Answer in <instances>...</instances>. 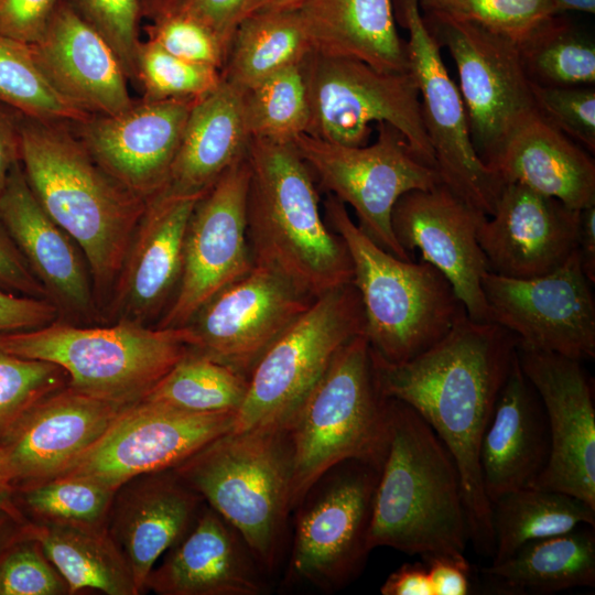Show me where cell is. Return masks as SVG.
I'll return each instance as SVG.
<instances>
[{
    "mask_svg": "<svg viewBox=\"0 0 595 595\" xmlns=\"http://www.w3.org/2000/svg\"><path fill=\"white\" fill-rule=\"evenodd\" d=\"M517 344L506 328L464 313L446 335L410 360L390 363L371 350L382 394L411 407L452 455L461 477L469 541L488 558L494 553V532L479 446Z\"/></svg>",
    "mask_w": 595,
    "mask_h": 595,
    "instance_id": "obj_1",
    "label": "cell"
},
{
    "mask_svg": "<svg viewBox=\"0 0 595 595\" xmlns=\"http://www.w3.org/2000/svg\"><path fill=\"white\" fill-rule=\"evenodd\" d=\"M19 136L25 180L44 212L83 251L102 309L147 201L101 167L72 123L20 116Z\"/></svg>",
    "mask_w": 595,
    "mask_h": 595,
    "instance_id": "obj_2",
    "label": "cell"
},
{
    "mask_svg": "<svg viewBox=\"0 0 595 595\" xmlns=\"http://www.w3.org/2000/svg\"><path fill=\"white\" fill-rule=\"evenodd\" d=\"M247 238L255 264L314 299L353 283L343 238L321 209L316 181L292 142L250 139Z\"/></svg>",
    "mask_w": 595,
    "mask_h": 595,
    "instance_id": "obj_3",
    "label": "cell"
},
{
    "mask_svg": "<svg viewBox=\"0 0 595 595\" xmlns=\"http://www.w3.org/2000/svg\"><path fill=\"white\" fill-rule=\"evenodd\" d=\"M468 541L462 483L452 455L411 407L391 399L369 549L388 547L420 556L464 554Z\"/></svg>",
    "mask_w": 595,
    "mask_h": 595,
    "instance_id": "obj_4",
    "label": "cell"
},
{
    "mask_svg": "<svg viewBox=\"0 0 595 595\" xmlns=\"http://www.w3.org/2000/svg\"><path fill=\"white\" fill-rule=\"evenodd\" d=\"M323 215L345 241L365 314V336L390 363L412 359L437 343L466 313L446 277L426 261H405L374 242L331 194Z\"/></svg>",
    "mask_w": 595,
    "mask_h": 595,
    "instance_id": "obj_5",
    "label": "cell"
},
{
    "mask_svg": "<svg viewBox=\"0 0 595 595\" xmlns=\"http://www.w3.org/2000/svg\"><path fill=\"white\" fill-rule=\"evenodd\" d=\"M390 404L377 385L365 334L355 336L337 350L288 424L292 510L339 463L356 459L380 470Z\"/></svg>",
    "mask_w": 595,
    "mask_h": 595,
    "instance_id": "obj_6",
    "label": "cell"
},
{
    "mask_svg": "<svg viewBox=\"0 0 595 595\" xmlns=\"http://www.w3.org/2000/svg\"><path fill=\"white\" fill-rule=\"evenodd\" d=\"M241 536L260 565H275L291 507L286 426L229 431L173 468Z\"/></svg>",
    "mask_w": 595,
    "mask_h": 595,
    "instance_id": "obj_7",
    "label": "cell"
},
{
    "mask_svg": "<svg viewBox=\"0 0 595 595\" xmlns=\"http://www.w3.org/2000/svg\"><path fill=\"white\" fill-rule=\"evenodd\" d=\"M0 346L52 361L66 371L73 389L120 405L140 402L191 348L185 327L130 321L98 326L58 318L39 328L1 333Z\"/></svg>",
    "mask_w": 595,
    "mask_h": 595,
    "instance_id": "obj_8",
    "label": "cell"
},
{
    "mask_svg": "<svg viewBox=\"0 0 595 595\" xmlns=\"http://www.w3.org/2000/svg\"><path fill=\"white\" fill-rule=\"evenodd\" d=\"M365 314L354 283L315 299L253 367L232 431L286 426L337 350L365 334Z\"/></svg>",
    "mask_w": 595,
    "mask_h": 595,
    "instance_id": "obj_9",
    "label": "cell"
},
{
    "mask_svg": "<svg viewBox=\"0 0 595 595\" xmlns=\"http://www.w3.org/2000/svg\"><path fill=\"white\" fill-rule=\"evenodd\" d=\"M377 126V139L369 145H344L306 133L292 143L317 185L353 207L358 227L379 247L409 261L391 229L393 205L404 193L442 181L397 129L383 122Z\"/></svg>",
    "mask_w": 595,
    "mask_h": 595,
    "instance_id": "obj_10",
    "label": "cell"
},
{
    "mask_svg": "<svg viewBox=\"0 0 595 595\" xmlns=\"http://www.w3.org/2000/svg\"><path fill=\"white\" fill-rule=\"evenodd\" d=\"M305 73L311 104L306 134L358 147L367 144L372 123H388L436 170L410 72H382L355 58L312 52L305 60Z\"/></svg>",
    "mask_w": 595,
    "mask_h": 595,
    "instance_id": "obj_11",
    "label": "cell"
},
{
    "mask_svg": "<svg viewBox=\"0 0 595 595\" xmlns=\"http://www.w3.org/2000/svg\"><path fill=\"white\" fill-rule=\"evenodd\" d=\"M379 469L349 459L326 472L296 506L291 576L336 591L361 572Z\"/></svg>",
    "mask_w": 595,
    "mask_h": 595,
    "instance_id": "obj_12",
    "label": "cell"
},
{
    "mask_svg": "<svg viewBox=\"0 0 595 595\" xmlns=\"http://www.w3.org/2000/svg\"><path fill=\"white\" fill-rule=\"evenodd\" d=\"M407 29L409 72L420 96L421 113L442 183L486 216H491L504 183L474 145L458 86L448 75L441 46L424 23L416 0H400Z\"/></svg>",
    "mask_w": 595,
    "mask_h": 595,
    "instance_id": "obj_13",
    "label": "cell"
},
{
    "mask_svg": "<svg viewBox=\"0 0 595 595\" xmlns=\"http://www.w3.org/2000/svg\"><path fill=\"white\" fill-rule=\"evenodd\" d=\"M577 249L554 271L530 279L485 272L490 322L518 346L576 360L595 357V300Z\"/></svg>",
    "mask_w": 595,
    "mask_h": 595,
    "instance_id": "obj_14",
    "label": "cell"
},
{
    "mask_svg": "<svg viewBox=\"0 0 595 595\" xmlns=\"http://www.w3.org/2000/svg\"><path fill=\"white\" fill-rule=\"evenodd\" d=\"M422 17L454 61L472 139L485 163L513 127L536 108L518 44L475 23Z\"/></svg>",
    "mask_w": 595,
    "mask_h": 595,
    "instance_id": "obj_15",
    "label": "cell"
},
{
    "mask_svg": "<svg viewBox=\"0 0 595 595\" xmlns=\"http://www.w3.org/2000/svg\"><path fill=\"white\" fill-rule=\"evenodd\" d=\"M249 180L245 155L197 201L185 234L178 286L155 327L185 326L209 299L255 266L247 238Z\"/></svg>",
    "mask_w": 595,
    "mask_h": 595,
    "instance_id": "obj_16",
    "label": "cell"
},
{
    "mask_svg": "<svg viewBox=\"0 0 595 595\" xmlns=\"http://www.w3.org/2000/svg\"><path fill=\"white\" fill-rule=\"evenodd\" d=\"M314 301L283 275L255 264L182 327L191 349L249 379L262 355Z\"/></svg>",
    "mask_w": 595,
    "mask_h": 595,
    "instance_id": "obj_17",
    "label": "cell"
},
{
    "mask_svg": "<svg viewBox=\"0 0 595 595\" xmlns=\"http://www.w3.org/2000/svg\"><path fill=\"white\" fill-rule=\"evenodd\" d=\"M235 415L232 411L199 413L141 400L128 407L58 476H85L117 489L138 475L174 468L231 431Z\"/></svg>",
    "mask_w": 595,
    "mask_h": 595,
    "instance_id": "obj_18",
    "label": "cell"
},
{
    "mask_svg": "<svg viewBox=\"0 0 595 595\" xmlns=\"http://www.w3.org/2000/svg\"><path fill=\"white\" fill-rule=\"evenodd\" d=\"M522 371L540 396L550 452L530 486L574 496L595 508V407L582 361L517 345Z\"/></svg>",
    "mask_w": 595,
    "mask_h": 595,
    "instance_id": "obj_19",
    "label": "cell"
},
{
    "mask_svg": "<svg viewBox=\"0 0 595 595\" xmlns=\"http://www.w3.org/2000/svg\"><path fill=\"white\" fill-rule=\"evenodd\" d=\"M484 213L444 183L401 195L391 212V229L409 253L419 250L422 261L451 282L469 318L490 322L482 279L489 271L477 240Z\"/></svg>",
    "mask_w": 595,
    "mask_h": 595,
    "instance_id": "obj_20",
    "label": "cell"
},
{
    "mask_svg": "<svg viewBox=\"0 0 595 595\" xmlns=\"http://www.w3.org/2000/svg\"><path fill=\"white\" fill-rule=\"evenodd\" d=\"M195 101L143 98L118 115H90L72 127L102 169L148 202L167 186Z\"/></svg>",
    "mask_w": 595,
    "mask_h": 595,
    "instance_id": "obj_21",
    "label": "cell"
},
{
    "mask_svg": "<svg viewBox=\"0 0 595 595\" xmlns=\"http://www.w3.org/2000/svg\"><path fill=\"white\" fill-rule=\"evenodd\" d=\"M202 195L163 191L147 202L104 307L108 323L159 322L177 290L187 225Z\"/></svg>",
    "mask_w": 595,
    "mask_h": 595,
    "instance_id": "obj_22",
    "label": "cell"
},
{
    "mask_svg": "<svg viewBox=\"0 0 595 595\" xmlns=\"http://www.w3.org/2000/svg\"><path fill=\"white\" fill-rule=\"evenodd\" d=\"M580 212L518 183L504 184L477 240L490 272L515 279L550 273L577 249Z\"/></svg>",
    "mask_w": 595,
    "mask_h": 595,
    "instance_id": "obj_23",
    "label": "cell"
},
{
    "mask_svg": "<svg viewBox=\"0 0 595 595\" xmlns=\"http://www.w3.org/2000/svg\"><path fill=\"white\" fill-rule=\"evenodd\" d=\"M128 407L68 385L39 401L0 444L11 490L61 475Z\"/></svg>",
    "mask_w": 595,
    "mask_h": 595,
    "instance_id": "obj_24",
    "label": "cell"
},
{
    "mask_svg": "<svg viewBox=\"0 0 595 595\" xmlns=\"http://www.w3.org/2000/svg\"><path fill=\"white\" fill-rule=\"evenodd\" d=\"M0 218L57 309L58 320L76 324L99 321L101 312L83 251L41 207L20 163L0 195Z\"/></svg>",
    "mask_w": 595,
    "mask_h": 595,
    "instance_id": "obj_25",
    "label": "cell"
},
{
    "mask_svg": "<svg viewBox=\"0 0 595 595\" xmlns=\"http://www.w3.org/2000/svg\"><path fill=\"white\" fill-rule=\"evenodd\" d=\"M203 498L173 468L132 477L113 496L108 533L132 572L139 594L158 561L194 522Z\"/></svg>",
    "mask_w": 595,
    "mask_h": 595,
    "instance_id": "obj_26",
    "label": "cell"
},
{
    "mask_svg": "<svg viewBox=\"0 0 595 595\" xmlns=\"http://www.w3.org/2000/svg\"><path fill=\"white\" fill-rule=\"evenodd\" d=\"M263 567L241 536L205 501L184 537L150 572L159 595H260Z\"/></svg>",
    "mask_w": 595,
    "mask_h": 595,
    "instance_id": "obj_27",
    "label": "cell"
},
{
    "mask_svg": "<svg viewBox=\"0 0 595 595\" xmlns=\"http://www.w3.org/2000/svg\"><path fill=\"white\" fill-rule=\"evenodd\" d=\"M31 46L55 88L88 115L113 116L134 104L116 52L63 0Z\"/></svg>",
    "mask_w": 595,
    "mask_h": 595,
    "instance_id": "obj_28",
    "label": "cell"
},
{
    "mask_svg": "<svg viewBox=\"0 0 595 595\" xmlns=\"http://www.w3.org/2000/svg\"><path fill=\"white\" fill-rule=\"evenodd\" d=\"M549 452L544 407L516 355L479 446L482 480L490 505L505 493L532 485Z\"/></svg>",
    "mask_w": 595,
    "mask_h": 595,
    "instance_id": "obj_29",
    "label": "cell"
},
{
    "mask_svg": "<svg viewBox=\"0 0 595 595\" xmlns=\"http://www.w3.org/2000/svg\"><path fill=\"white\" fill-rule=\"evenodd\" d=\"M485 164L504 184L518 183L581 210L595 204V162L534 108Z\"/></svg>",
    "mask_w": 595,
    "mask_h": 595,
    "instance_id": "obj_30",
    "label": "cell"
},
{
    "mask_svg": "<svg viewBox=\"0 0 595 595\" xmlns=\"http://www.w3.org/2000/svg\"><path fill=\"white\" fill-rule=\"evenodd\" d=\"M295 9L313 52L355 58L382 72H409L393 0H302Z\"/></svg>",
    "mask_w": 595,
    "mask_h": 595,
    "instance_id": "obj_31",
    "label": "cell"
},
{
    "mask_svg": "<svg viewBox=\"0 0 595 595\" xmlns=\"http://www.w3.org/2000/svg\"><path fill=\"white\" fill-rule=\"evenodd\" d=\"M249 140L241 90L221 79L192 106L164 191L204 194L246 155Z\"/></svg>",
    "mask_w": 595,
    "mask_h": 595,
    "instance_id": "obj_32",
    "label": "cell"
},
{
    "mask_svg": "<svg viewBox=\"0 0 595 595\" xmlns=\"http://www.w3.org/2000/svg\"><path fill=\"white\" fill-rule=\"evenodd\" d=\"M483 574L501 594H551L595 585L594 527L526 543Z\"/></svg>",
    "mask_w": 595,
    "mask_h": 595,
    "instance_id": "obj_33",
    "label": "cell"
},
{
    "mask_svg": "<svg viewBox=\"0 0 595 595\" xmlns=\"http://www.w3.org/2000/svg\"><path fill=\"white\" fill-rule=\"evenodd\" d=\"M312 52L296 9L255 12L244 17L234 31L221 79L242 91L304 62Z\"/></svg>",
    "mask_w": 595,
    "mask_h": 595,
    "instance_id": "obj_34",
    "label": "cell"
},
{
    "mask_svg": "<svg viewBox=\"0 0 595 595\" xmlns=\"http://www.w3.org/2000/svg\"><path fill=\"white\" fill-rule=\"evenodd\" d=\"M29 532L66 581L69 595L80 591L139 595L130 566L108 530L29 522Z\"/></svg>",
    "mask_w": 595,
    "mask_h": 595,
    "instance_id": "obj_35",
    "label": "cell"
},
{
    "mask_svg": "<svg viewBox=\"0 0 595 595\" xmlns=\"http://www.w3.org/2000/svg\"><path fill=\"white\" fill-rule=\"evenodd\" d=\"M494 553L491 563L511 556L526 543L595 527V508L558 490L524 486L491 502Z\"/></svg>",
    "mask_w": 595,
    "mask_h": 595,
    "instance_id": "obj_36",
    "label": "cell"
},
{
    "mask_svg": "<svg viewBox=\"0 0 595 595\" xmlns=\"http://www.w3.org/2000/svg\"><path fill=\"white\" fill-rule=\"evenodd\" d=\"M116 490L89 477L63 475L17 488L11 498L29 522L106 531Z\"/></svg>",
    "mask_w": 595,
    "mask_h": 595,
    "instance_id": "obj_37",
    "label": "cell"
},
{
    "mask_svg": "<svg viewBox=\"0 0 595 595\" xmlns=\"http://www.w3.org/2000/svg\"><path fill=\"white\" fill-rule=\"evenodd\" d=\"M247 388L248 377L190 348L142 400L191 412H237Z\"/></svg>",
    "mask_w": 595,
    "mask_h": 595,
    "instance_id": "obj_38",
    "label": "cell"
},
{
    "mask_svg": "<svg viewBox=\"0 0 595 595\" xmlns=\"http://www.w3.org/2000/svg\"><path fill=\"white\" fill-rule=\"evenodd\" d=\"M250 139L292 142L311 122L305 61L283 68L241 91Z\"/></svg>",
    "mask_w": 595,
    "mask_h": 595,
    "instance_id": "obj_39",
    "label": "cell"
},
{
    "mask_svg": "<svg viewBox=\"0 0 595 595\" xmlns=\"http://www.w3.org/2000/svg\"><path fill=\"white\" fill-rule=\"evenodd\" d=\"M518 47L532 84L552 87L595 84L593 41L560 14L541 24Z\"/></svg>",
    "mask_w": 595,
    "mask_h": 595,
    "instance_id": "obj_40",
    "label": "cell"
},
{
    "mask_svg": "<svg viewBox=\"0 0 595 595\" xmlns=\"http://www.w3.org/2000/svg\"><path fill=\"white\" fill-rule=\"evenodd\" d=\"M0 104L45 122L76 123L90 115L64 97L40 66L31 44L0 34Z\"/></svg>",
    "mask_w": 595,
    "mask_h": 595,
    "instance_id": "obj_41",
    "label": "cell"
},
{
    "mask_svg": "<svg viewBox=\"0 0 595 595\" xmlns=\"http://www.w3.org/2000/svg\"><path fill=\"white\" fill-rule=\"evenodd\" d=\"M422 14L478 24L521 44L555 15L550 0H416Z\"/></svg>",
    "mask_w": 595,
    "mask_h": 595,
    "instance_id": "obj_42",
    "label": "cell"
},
{
    "mask_svg": "<svg viewBox=\"0 0 595 595\" xmlns=\"http://www.w3.org/2000/svg\"><path fill=\"white\" fill-rule=\"evenodd\" d=\"M134 78L144 99L198 100L218 87L220 71L182 60L153 42L141 41L136 55Z\"/></svg>",
    "mask_w": 595,
    "mask_h": 595,
    "instance_id": "obj_43",
    "label": "cell"
},
{
    "mask_svg": "<svg viewBox=\"0 0 595 595\" xmlns=\"http://www.w3.org/2000/svg\"><path fill=\"white\" fill-rule=\"evenodd\" d=\"M67 385L68 376L58 365L0 346V444L32 407Z\"/></svg>",
    "mask_w": 595,
    "mask_h": 595,
    "instance_id": "obj_44",
    "label": "cell"
},
{
    "mask_svg": "<svg viewBox=\"0 0 595 595\" xmlns=\"http://www.w3.org/2000/svg\"><path fill=\"white\" fill-rule=\"evenodd\" d=\"M149 41L182 60L224 67L227 47L218 35L193 14L177 9L144 26Z\"/></svg>",
    "mask_w": 595,
    "mask_h": 595,
    "instance_id": "obj_45",
    "label": "cell"
},
{
    "mask_svg": "<svg viewBox=\"0 0 595 595\" xmlns=\"http://www.w3.org/2000/svg\"><path fill=\"white\" fill-rule=\"evenodd\" d=\"M0 595H69L66 581L29 532L0 558Z\"/></svg>",
    "mask_w": 595,
    "mask_h": 595,
    "instance_id": "obj_46",
    "label": "cell"
},
{
    "mask_svg": "<svg viewBox=\"0 0 595 595\" xmlns=\"http://www.w3.org/2000/svg\"><path fill=\"white\" fill-rule=\"evenodd\" d=\"M96 30L119 57L128 78H134L143 18L139 0H63Z\"/></svg>",
    "mask_w": 595,
    "mask_h": 595,
    "instance_id": "obj_47",
    "label": "cell"
},
{
    "mask_svg": "<svg viewBox=\"0 0 595 595\" xmlns=\"http://www.w3.org/2000/svg\"><path fill=\"white\" fill-rule=\"evenodd\" d=\"M534 107L550 123L595 152V89L593 86L552 87L531 83Z\"/></svg>",
    "mask_w": 595,
    "mask_h": 595,
    "instance_id": "obj_48",
    "label": "cell"
},
{
    "mask_svg": "<svg viewBox=\"0 0 595 595\" xmlns=\"http://www.w3.org/2000/svg\"><path fill=\"white\" fill-rule=\"evenodd\" d=\"M62 0H0V34L33 44L44 33Z\"/></svg>",
    "mask_w": 595,
    "mask_h": 595,
    "instance_id": "obj_49",
    "label": "cell"
},
{
    "mask_svg": "<svg viewBox=\"0 0 595 595\" xmlns=\"http://www.w3.org/2000/svg\"><path fill=\"white\" fill-rule=\"evenodd\" d=\"M57 318L58 311L47 299L0 289V334L39 328Z\"/></svg>",
    "mask_w": 595,
    "mask_h": 595,
    "instance_id": "obj_50",
    "label": "cell"
},
{
    "mask_svg": "<svg viewBox=\"0 0 595 595\" xmlns=\"http://www.w3.org/2000/svg\"><path fill=\"white\" fill-rule=\"evenodd\" d=\"M0 289L20 295L47 299L44 288L32 273L1 218Z\"/></svg>",
    "mask_w": 595,
    "mask_h": 595,
    "instance_id": "obj_51",
    "label": "cell"
},
{
    "mask_svg": "<svg viewBox=\"0 0 595 595\" xmlns=\"http://www.w3.org/2000/svg\"><path fill=\"white\" fill-rule=\"evenodd\" d=\"M432 595H466L470 592V565L464 554L422 555Z\"/></svg>",
    "mask_w": 595,
    "mask_h": 595,
    "instance_id": "obj_52",
    "label": "cell"
},
{
    "mask_svg": "<svg viewBox=\"0 0 595 595\" xmlns=\"http://www.w3.org/2000/svg\"><path fill=\"white\" fill-rule=\"evenodd\" d=\"M248 0H184L182 9L208 25L226 45L227 52L234 31Z\"/></svg>",
    "mask_w": 595,
    "mask_h": 595,
    "instance_id": "obj_53",
    "label": "cell"
},
{
    "mask_svg": "<svg viewBox=\"0 0 595 595\" xmlns=\"http://www.w3.org/2000/svg\"><path fill=\"white\" fill-rule=\"evenodd\" d=\"M19 118L20 115L0 104V195L20 163Z\"/></svg>",
    "mask_w": 595,
    "mask_h": 595,
    "instance_id": "obj_54",
    "label": "cell"
},
{
    "mask_svg": "<svg viewBox=\"0 0 595 595\" xmlns=\"http://www.w3.org/2000/svg\"><path fill=\"white\" fill-rule=\"evenodd\" d=\"M380 593L382 595H432L426 565L423 561L402 564L386 578Z\"/></svg>",
    "mask_w": 595,
    "mask_h": 595,
    "instance_id": "obj_55",
    "label": "cell"
},
{
    "mask_svg": "<svg viewBox=\"0 0 595 595\" xmlns=\"http://www.w3.org/2000/svg\"><path fill=\"white\" fill-rule=\"evenodd\" d=\"M577 252L587 279L595 282V204L580 212Z\"/></svg>",
    "mask_w": 595,
    "mask_h": 595,
    "instance_id": "obj_56",
    "label": "cell"
},
{
    "mask_svg": "<svg viewBox=\"0 0 595 595\" xmlns=\"http://www.w3.org/2000/svg\"><path fill=\"white\" fill-rule=\"evenodd\" d=\"M29 521L17 510L0 506V558L28 531Z\"/></svg>",
    "mask_w": 595,
    "mask_h": 595,
    "instance_id": "obj_57",
    "label": "cell"
},
{
    "mask_svg": "<svg viewBox=\"0 0 595 595\" xmlns=\"http://www.w3.org/2000/svg\"><path fill=\"white\" fill-rule=\"evenodd\" d=\"M184 0H139L143 18L150 21L177 10Z\"/></svg>",
    "mask_w": 595,
    "mask_h": 595,
    "instance_id": "obj_58",
    "label": "cell"
},
{
    "mask_svg": "<svg viewBox=\"0 0 595 595\" xmlns=\"http://www.w3.org/2000/svg\"><path fill=\"white\" fill-rule=\"evenodd\" d=\"M301 1L302 0H248L241 19L259 11L295 9Z\"/></svg>",
    "mask_w": 595,
    "mask_h": 595,
    "instance_id": "obj_59",
    "label": "cell"
},
{
    "mask_svg": "<svg viewBox=\"0 0 595 595\" xmlns=\"http://www.w3.org/2000/svg\"><path fill=\"white\" fill-rule=\"evenodd\" d=\"M556 14L565 11L595 13V0H550Z\"/></svg>",
    "mask_w": 595,
    "mask_h": 595,
    "instance_id": "obj_60",
    "label": "cell"
},
{
    "mask_svg": "<svg viewBox=\"0 0 595 595\" xmlns=\"http://www.w3.org/2000/svg\"><path fill=\"white\" fill-rule=\"evenodd\" d=\"M11 494L6 461L0 447V506L19 511L12 501Z\"/></svg>",
    "mask_w": 595,
    "mask_h": 595,
    "instance_id": "obj_61",
    "label": "cell"
}]
</instances>
